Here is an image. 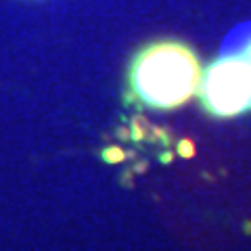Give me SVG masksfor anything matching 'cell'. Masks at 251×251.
<instances>
[{
  "label": "cell",
  "instance_id": "obj_1",
  "mask_svg": "<svg viewBox=\"0 0 251 251\" xmlns=\"http://www.w3.org/2000/svg\"><path fill=\"white\" fill-rule=\"evenodd\" d=\"M201 65L195 50L180 40L143 46L128 67V88L140 105L170 111L197 94Z\"/></svg>",
  "mask_w": 251,
  "mask_h": 251
},
{
  "label": "cell",
  "instance_id": "obj_2",
  "mask_svg": "<svg viewBox=\"0 0 251 251\" xmlns=\"http://www.w3.org/2000/svg\"><path fill=\"white\" fill-rule=\"evenodd\" d=\"M197 94L211 117L230 120L251 111V63L241 52L214 59L201 72Z\"/></svg>",
  "mask_w": 251,
  "mask_h": 251
},
{
  "label": "cell",
  "instance_id": "obj_3",
  "mask_svg": "<svg viewBox=\"0 0 251 251\" xmlns=\"http://www.w3.org/2000/svg\"><path fill=\"white\" fill-rule=\"evenodd\" d=\"M239 52H241V54H243V57H245V59H247V61L251 63V36L247 38V42H245V44H243V49H241Z\"/></svg>",
  "mask_w": 251,
  "mask_h": 251
}]
</instances>
